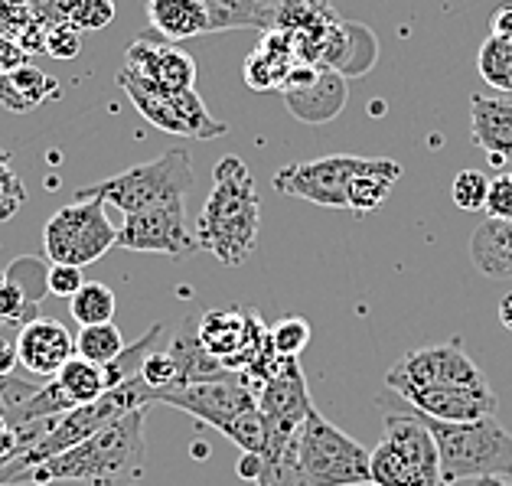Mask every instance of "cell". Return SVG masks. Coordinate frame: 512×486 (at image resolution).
<instances>
[{
	"instance_id": "obj_2",
	"label": "cell",
	"mask_w": 512,
	"mask_h": 486,
	"mask_svg": "<svg viewBox=\"0 0 512 486\" xmlns=\"http://www.w3.org/2000/svg\"><path fill=\"white\" fill-rule=\"evenodd\" d=\"M147 441H144V408L111 421L92 438L76 447L36 464L27 477L33 483L49 480H79L92 486H134L144 470Z\"/></svg>"
},
{
	"instance_id": "obj_19",
	"label": "cell",
	"mask_w": 512,
	"mask_h": 486,
	"mask_svg": "<svg viewBox=\"0 0 512 486\" xmlns=\"http://www.w3.org/2000/svg\"><path fill=\"white\" fill-rule=\"evenodd\" d=\"M470 137L493 167L512 164V102L509 98H470Z\"/></svg>"
},
{
	"instance_id": "obj_30",
	"label": "cell",
	"mask_w": 512,
	"mask_h": 486,
	"mask_svg": "<svg viewBox=\"0 0 512 486\" xmlns=\"http://www.w3.org/2000/svg\"><path fill=\"white\" fill-rule=\"evenodd\" d=\"M477 69L490 89L512 95V40H503V36L493 33L486 36V43L477 53Z\"/></svg>"
},
{
	"instance_id": "obj_3",
	"label": "cell",
	"mask_w": 512,
	"mask_h": 486,
	"mask_svg": "<svg viewBox=\"0 0 512 486\" xmlns=\"http://www.w3.org/2000/svg\"><path fill=\"white\" fill-rule=\"evenodd\" d=\"M160 333H164V327L154 323V327L147 330L141 340L124 346V353L118 359H111L108 366L92 363V359H85V356L76 353L46 385H36V392L17 408V415L10 418V425L17 428V425H27V421L56 418V415H62V411H69L76 405L95 402L98 395H105L108 389H115L118 382L131 379V376L141 372V363L147 359V353L157 346Z\"/></svg>"
},
{
	"instance_id": "obj_27",
	"label": "cell",
	"mask_w": 512,
	"mask_h": 486,
	"mask_svg": "<svg viewBox=\"0 0 512 486\" xmlns=\"http://www.w3.org/2000/svg\"><path fill=\"white\" fill-rule=\"evenodd\" d=\"M209 33L222 30H274V7L261 0H203Z\"/></svg>"
},
{
	"instance_id": "obj_22",
	"label": "cell",
	"mask_w": 512,
	"mask_h": 486,
	"mask_svg": "<svg viewBox=\"0 0 512 486\" xmlns=\"http://www.w3.org/2000/svg\"><path fill=\"white\" fill-rule=\"evenodd\" d=\"M147 20H151V30L170 43L209 33V14L203 0H147Z\"/></svg>"
},
{
	"instance_id": "obj_48",
	"label": "cell",
	"mask_w": 512,
	"mask_h": 486,
	"mask_svg": "<svg viewBox=\"0 0 512 486\" xmlns=\"http://www.w3.org/2000/svg\"><path fill=\"white\" fill-rule=\"evenodd\" d=\"M477 486H512V483H506V477H483L477 480Z\"/></svg>"
},
{
	"instance_id": "obj_38",
	"label": "cell",
	"mask_w": 512,
	"mask_h": 486,
	"mask_svg": "<svg viewBox=\"0 0 512 486\" xmlns=\"http://www.w3.org/2000/svg\"><path fill=\"white\" fill-rule=\"evenodd\" d=\"M141 376L154 389V395L180 389V366H177V359H173L170 350L167 353H147V359L141 363Z\"/></svg>"
},
{
	"instance_id": "obj_41",
	"label": "cell",
	"mask_w": 512,
	"mask_h": 486,
	"mask_svg": "<svg viewBox=\"0 0 512 486\" xmlns=\"http://www.w3.org/2000/svg\"><path fill=\"white\" fill-rule=\"evenodd\" d=\"M82 284H85V274L79 265H53V261H49V294L69 297L72 301Z\"/></svg>"
},
{
	"instance_id": "obj_24",
	"label": "cell",
	"mask_w": 512,
	"mask_h": 486,
	"mask_svg": "<svg viewBox=\"0 0 512 486\" xmlns=\"http://www.w3.org/2000/svg\"><path fill=\"white\" fill-rule=\"evenodd\" d=\"M470 258L486 278H512V219L486 216L470 239Z\"/></svg>"
},
{
	"instance_id": "obj_39",
	"label": "cell",
	"mask_w": 512,
	"mask_h": 486,
	"mask_svg": "<svg viewBox=\"0 0 512 486\" xmlns=\"http://www.w3.org/2000/svg\"><path fill=\"white\" fill-rule=\"evenodd\" d=\"M43 53L53 56V59H76L82 53V30L76 27V23H69V20L49 23Z\"/></svg>"
},
{
	"instance_id": "obj_36",
	"label": "cell",
	"mask_w": 512,
	"mask_h": 486,
	"mask_svg": "<svg viewBox=\"0 0 512 486\" xmlns=\"http://www.w3.org/2000/svg\"><path fill=\"white\" fill-rule=\"evenodd\" d=\"M23 203H27V186H23L14 164H10V154L0 151V222L14 219Z\"/></svg>"
},
{
	"instance_id": "obj_28",
	"label": "cell",
	"mask_w": 512,
	"mask_h": 486,
	"mask_svg": "<svg viewBox=\"0 0 512 486\" xmlns=\"http://www.w3.org/2000/svg\"><path fill=\"white\" fill-rule=\"evenodd\" d=\"M0 36L20 43L27 53H43L46 23H40L20 0H0Z\"/></svg>"
},
{
	"instance_id": "obj_17",
	"label": "cell",
	"mask_w": 512,
	"mask_h": 486,
	"mask_svg": "<svg viewBox=\"0 0 512 486\" xmlns=\"http://www.w3.org/2000/svg\"><path fill=\"white\" fill-rule=\"evenodd\" d=\"M72 356H76V336L59 320L36 317L17 330V363L33 376L53 379Z\"/></svg>"
},
{
	"instance_id": "obj_37",
	"label": "cell",
	"mask_w": 512,
	"mask_h": 486,
	"mask_svg": "<svg viewBox=\"0 0 512 486\" xmlns=\"http://www.w3.org/2000/svg\"><path fill=\"white\" fill-rule=\"evenodd\" d=\"M66 20L85 30H105L115 20V0H69Z\"/></svg>"
},
{
	"instance_id": "obj_47",
	"label": "cell",
	"mask_w": 512,
	"mask_h": 486,
	"mask_svg": "<svg viewBox=\"0 0 512 486\" xmlns=\"http://www.w3.org/2000/svg\"><path fill=\"white\" fill-rule=\"evenodd\" d=\"M499 323L506 327V333H512V291H506L499 301Z\"/></svg>"
},
{
	"instance_id": "obj_10",
	"label": "cell",
	"mask_w": 512,
	"mask_h": 486,
	"mask_svg": "<svg viewBox=\"0 0 512 486\" xmlns=\"http://www.w3.org/2000/svg\"><path fill=\"white\" fill-rule=\"evenodd\" d=\"M154 402L183 408L186 415L206 421L209 428L219 431V428H226L229 421L248 415V411H258V392L245 382L239 369H226L212 379L180 385V389H170V392H157Z\"/></svg>"
},
{
	"instance_id": "obj_13",
	"label": "cell",
	"mask_w": 512,
	"mask_h": 486,
	"mask_svg": "<svg viewBox=\"0 0 512 486\" xmlns=\"http://www.w3.org/2000/svg\"><path fill=\"white\" fill-rule=\"evenodd\" d=\"M118 248H128L137 255L170 258H190L193 252H199L196 235L186 226V199H173V203H160L124 216V226L118 229Z\"/></svg>"
},
{
	"instance_id": "obj_4",
	"label": "cell",
	"mask_w": 512,
	"mask_h": 486,
	"mask_svg": "<svg viewBox=\"0 0 512 486\" xmlns=\"http://www.w3.org/2000/svg\"><path fill=\"white\" fill-rule=\"evenodd\" d=\"M151 402H154V389L144 382L141 372H137V376L118 382L115 389H108L105 395H98L95 402L62 411V415L53 418V425H49L27 451L17 454L10 460V467L0 470V483H17L20 477H27L36 464L69 451V447H76L79 441L92 438L95 431L108 428L111 421L131 415L134 408H147Z\"/></svg>"
},
{
	"instance_id": "obj_32",
	"label": "cell",
	"mask_w": 512,
	"mask_h": 486,
	"mask_svg": "<svg viewBox=\"0 0 512 486\" xmlns=\"http://www.w3.org/2000/svg\"><path fill=\"white\" fill-rule=\"evenodd\" d=\"M115 291L105 288V284L98 281H85L79 294L72 297V317H76L82 327H92V323H108L111 317H115Z\"/></svg>"
},
{
	"instance_id": "obj_35",
	"label": "cell",
	"mask_w": 512,
	"mask_h": 486,
	"mask_svg": "<svg viewBox=\"0 0 512 486\" xmlns=\"http://www.w3.org/2000/svg\"><path fill=\"white\" fill-rule=\"evenodd\" d=\"M310 336H314V330H310V323L304 317H284L271 327V346L278 350V356L297 359L307 350Z\"/></svg>"
},
{
	"instance_id": "obj_29",
	"label": "cell",
	"mask_w": 512,
	"mask_h": 486,
	"mask_svg": "<svg viewBox=\"0 0 512 486\" xmlns=\"http://www.w3.org/2000/svg\"><path fill=\"white\" fill-rule=\"evenodd\" d=\"M369 473L372 486H424L418 473L402 457V451L385 438L369 451Z\"/></svg>"
},
{
	"instance_id": "obj_45",
	"label": "cell",
	"mask_w": 512,
	"mask_h": 486,
	"mask_svg": "<svg viewBox=\"0 0 512 486\" xmlns=\"http://www.w3.org/2000/svg\"><path fill=\"white\" fill-rule=\"evenodd\" d=\"M490 33L493 36H503V40H512V4H503V7L493 10Z\"/></svg>"
},
{
	"instance_id": "obj_46",
	"label": "cell",
	"mask_w": 512,
	"mask_h": 486,
	"mask_svg": "<svg viewBox=\"0 0 512 486\" xmlns=\"http://www.w3.org/2000/svg\"><path fill=\"white\" fill-rule=\"evenodd\" d=\"M261 467H265V457L261 454H255V451H245V457H242V464H239V477L242 480H258L261 477Z\"/></svg>"
},
{
	"instance_id": "obj_9",
	"label": "cell",
	"mask_w": 512,
	"mask_h": 486,
	"mask_svg": "<svg viewBox=\"0 0 512 486\" xmlns=\"http://www.w3.org/2000/svg\"><path fill=\"white\" fill-rule=\"evenodd\" d=\"M118 245V229L105 216V203L72 199L56 209L43 229V252L53 265H92Z\"/></svg>"
},
{
	"instance_id": "obj_5",
	"label": "cell",
	"mask_w": 512,
	"mask_h": 486,
	"mask_svg": "<svg viewBox=\"0 0 512 486\" xmlns=\"http://www.w3.org/2000/svg\"><path fill=\"white\" fill-rule=\"evenodd\" d=\"M421 421L434 434L447 486L460 480L512 477V434L499 425L496 415L477 421H437L421 415Z\"/></svg>"
},
{
	"instance_id": "obj_31",
	"label": "cell",
	"mask_w": 512,
	"mask_h": 486,
	"mask_svg": "<svg viewBox=\"0 0 512 486\" xmlns=\"http://www.w3.org/2000/svg\"><path fill=\"white\" fill-rule=\"evenodd\" d=\"M76 353L92 359V363L108 366L111 359H118L124 353V336L115 327V320L108 323H92V327H82L76 336Z\"/></svg>"
},
{
	"instance_id": "obj_15",
	"label": "cell",
	"mask_w": 512,
	"mask_h": 486,
	"mask_svg": "<svg viewBox=\"0 0 512 486\" xmlns=\"http://www.w3.org/2000/svg\"><path fill=\"white\" fill-rule=\"evenodd\" d=\"M124 66L167 92H186L196 85V59L160 33H141L124 53Z\"/></svg>"
},
{
	"instance_id": "obj_14",
	"label": "cell",
	"mask_w": 512,
	"mask_h": 486,
	"mask_svg": "<svg viewBox=\"0 0 512 486\" xmlns=\"http://www.w3.org/2000/svg\"><path fill=\"white\" fill-rule=\"evenodd\" d=\"M284 105L287 111L304 124H327L346 108V79L343 72L327 66H310L297 62L291 76L284 82Z\"/></svg>"
},
{
	"instance_id": "obj_11",
	"label": "cell",
	"mask_w": 512,
	"mask_h": 486,
	"mask_svg": "<svg viewBox=\"0 0 512 486\" xmlns=\"http://www.w3.org/2000/svg\"><path fill=\"white\" fill-rule=\"evenodd\" d=\"M385 385L402 395L408 389H424V385H486L483 369L464 353L460 340L421 346V350L405 353L389 369Z\"/></svg>"
},
{
	"instance_id": "obj_23",
	"label": "cell",
	"mask_w": 512,
	"mask_h": 486,
	"mask_svg": "<svg viewBox=\"0 0 512 486\" xmlns=\"http://www.w3.org/2000/svg\"><path fill=\"white\" fill-rule=\"evenodd\" d=\"M402 177V164L389 157H362L349 183V209L353 213H372L379 209Z\"/></svg>"
},
{
	"instance_id": "obj_12",
	"label": "cell",
	"mask_w": 512,
	"mask_h": 486,
	"mask_svg": "<svg viewBox=\"0 0 512 486\" xmlns=\"http://www.w3.org/2000/svg\"><path fill=\"white\" fill-rule=\"evenodd\" d=\"M362 157L333 154L317 160H297L287 164L271 177V186L281 196L304 199V203L327 206V209H349V183Z\"/></svg>"
},
{
	"instance_id": "obj_1",
	"label": "cell",
	"mask_w": 512,
	"mask_h": 486,
	"mask_svg": "<svg viewBox=\"0 0 512 486\" xmlns=\"http://www.w3.org/2000/svg\"><path fill=\"white\" fill-rule=\"evenodd\" d=\"M196 245L219 265L239 268L255 255L261 235V203L242 157H222L212 170V190L196 219Z\"/></svg>"
},
{
	"instance_id": "obj_33",
	"label": "cell",
	"mask_w": 512,
	"mask_h": 486,
	"mask_svg": "<svg viewBox=\"0 0 512 486\" xmlns=\"http://www.w3.org/2000/svg\"><path fill=\"white\" fill-rule=\"evenodd\" d=\"M4 274L17 284V288L23 291V297H27V301L36 304V307H40L43 297L49 294V258H36V255L17 258Z\"/></svg>"
},
{
	"instance_id": "obj_42",
	"label": "cell",
	"mask_w": 512,
	"mask_h": 486,
	"mask_svg": "<svg viewBox=\"0 0 512 486\" xmlns=\"http://www.w3.org/2000/svg\"><path fill=\"white\" fill-rule=\"evenodd\" d=\"M20 4L27 7L36 20L49 27V23L66 20V4H69V0H20Z\"/></svg>"
},
{
	"instance_id": "obj_40",
	"label": "cell",
	"mask_w": 512,
	"mask_h": 486,
	"mask_svg": "<svg viewBox=\"0 0 512 486\" xmlns=\"http://www.w3.org/2000/svg\"><path fill=\"white\" fill-rule=\"evenodd\" d=\"M486 216L493 219H512V170L499 173L490 180V193H486Z\"/></svg>"
},
{
	"instance_id": "obj_18",
	"label": "cell",
	"mask_w": 512,
	"mask_h": 486,
	"mask_svg": "<svg viewBox=\"0 0 512 486\" xmlns=\"http://www.w3.org/2000/svg\"><path fill=\"white\" fill-rule=\"evenodd\" d=\"M411 408V405H408ZM385 441H392L402 457L411 464V470L418 473L424 486H447L441 477V454H437L434 434L424 425L415 408L398 415V411H385Z\"/></svg>"
},
{
	"instance_id": "obj_21",
	"label": "cell",
	"mask_w": 512,
	"mask_h": 486,
	"mask_svg": "<svg viewBox=\"0 0 512 486\" xmlns=\"http://www.w3.org/2000/svg\"><path fill=\"white\" fill-rule=\"evenodd\" d=\"M297 53H294V40L291 33L284 30H265V40L255 49L252 56L245 59V82L252 85L255 92H271V89H284L287 76L297 66Z\"/></svg>"
},
{
	"instance_id": "obj_16",
	"label": "cell",
	"mask_w": 512,
	"mask_h": 486,
	"mask_svg": "<svg viewBox=\"0 0 512 486\" xmlns=\"http://www.w3.org/2000/svg\"><path fill=\"white\" fill-rule=\"evenodd\" d=\"M405 402L421 415L437 421H477L496 415L499 398L486 385H424V389L402 392Z\"/></svg>"
},
{
	"instance_id": "obj_25",
	"label": "cell",
	"mask_w": 512,
	"mask_h": 486,
	"mask_svg": "<svg viewBox=\"0 0 512 486\" xmlns=\"http://www.w3.org/2000/svg\"><path fill=\"white\" fill-rule=\"evenodd\" d=\"M56 92H59V82L49 79L43 69L30 66V62H23L20 69L0 76V105L7 111H14V115H27V111L40 108Z\"/></svg>"
},
{
	"instance_id": "obj_7",
	"label": "cell",
	"mask_w": 512,
	"mask_h": 486,
	"mask_svg": "<svg viewBox=\"0 0 512 486\" xmlns=\"http://www.w3.org/2000/svg\"><path fill=\"white\" fill-rule=\"evenodd\" d=\"M301 486H372L369 451L317 411H307L301 428Z\"/></svg>"
},
{
	"instance_id": "obj_26",
	"label": "cell",
	"mask_w": 512,
	"mask_h": 486,
	"mask_svg": "<svg viewBox=\"0 0 512 486\" xmlns=\"http://www.w3.org/2000/svg\"><path fill=\"white\" fill-rule=\"evenodd\" d=\"M170 353H173V359H177V366H180V385L203 382V379L219 376V372H226V366H222V359L209 356V353L203 350V343H199L196 314H193V317H186V323L180 327V333L173 336Z\"/></svg>"
},
{
	"instance_id": "obj_20",
	"label": "cell",
	"mask_w": 512,
	"mask_h": 486,
	"mask_svg": "<svg viewBox=\"0 0 512 486\" xmlns=\"http://www.w3.org/2000/svg\"><path fill=\"white\" fill-rule=\"evenodd\" d=\"M199 343L209 356L222 359L226 369H239V359L248 343V310L239 307H219L196 314Z\"/></svg>"
},
{
	"instance_id": "obj_8",
	"label": "cell",
	"mask_w": 512,
	"mask_h": 486,
	"mask_svg": "<svg viewBox=\"0 0 512 486\" xmlns=\"http://www.w3.org/2000/svg\"><path fill=\"white\" fill-rule=\"evenodd\" d=\"M118 85L131 98V105L141 111V118L151 121L157 131L196 137V141H212V137L229 134V124L209 115V108L196 95V89L167 92L160 85L141 79L128 66L118 72Z\"/></svg>"
},
{
	"instance_id": "obj_6",
	"label": "cell",
	"mask_w": 512,
	"mask_h": 486,
	"mask_svg": "<svg viewBox=\"0 0 512 486\" xmlns=\"http://www.w3.org/2000/svg\"><path fill=\"white\" fill-rule=\"evenodd\" d=\"M193 157L190 151H167L157 160L137 164L131 170L108 177L95 186H82L76 190V199H95V203H108L121 209L124 216L141 213L160 203H173V199H186L193 190Z\"/></svg>"
},
{
	"instance_id": "obj_34",
	"label": "cell",
	"mask_w": 512,
	"mask_h": 486,
	"mask_svg": "<svg viewBox=\"0 0 512 486\" xmlns=\"http://www.w3.org/2000/svg\"><path fill=\"white\" fill-rule=\"evenodd\" d=\"M486 193H490V177L483 170H460L451 183V199L464 213H480L486 209Z\"/></svg>"
},
{
	"instance_id": "obj_43",
	"label": "cell",
	"mask_w": 512,
	"mask_h": 486,
	"mask_svg": "<svg viewBox=\"0 0 512 486\" xmlns=\"http://www.w3.org/2000/svg\"><path fill=\"white\" fill-rule=\"evenodd\" d=\"M27 49H23L20 43L7 40V36H0V76H7V72L20 69L23 62H27Z\"/></svg>"
},
{
	"instance_id": "obj_44",
	"label": "cell",
	"mask_w": 512,
	"mask_h": 486,
	"mask_svg": "<svg viewBox=\"0 0 512 486\" xmlns=\"http://www.w3.org/2000/svg\"><path fill=\"white\" fill-rule=\"evenodd\" d=\"M14 363H17V336H10V327H4L0 330V376H10Z\"/></svg>"
}]
</instances>
